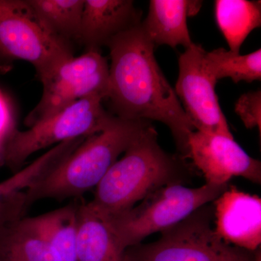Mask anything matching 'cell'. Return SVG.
<instances>
[{"label": "cell", "mask_w": 261, "mask_h": 261, "mask_svg": "<svg viewBox=\"0 0 261 261\" xmlns=\"http://www.w3.org/2000/svg\"><path fill=\"white\" fill-rule=\"evenodd\" d=\"M42 94L36 107L25 117V126L55 116L82 99L99 97L107 100L109 64L100 51H85L58 65L39 79Z\"/></svg>", "instance_id": "ba28073f"}, {"label": "cell", "mask_w": 261, "mask_h": 261, "mask_svg": "<svg viewBox=\"0 0 261 261\" xmlns=\"http://www.w3.org/2000/svg\"><path fill=\"white\" fill-rule=\"evenodd\" d=\"M187 159L209 185H228L236 176L261 183L260 161L250 157L233 138L194 130L187 140Z\"/></svg>", "instance_id": "30bf717a"}, {"label": "cell", "mask_w": 261, "mask_h": 261, "mask_svg": "<svg viewBox=\"0 0 261 261\" xmlns=\"http://www.w3.org/2000/svg\"><path fill=\"white\" fill-rule=\"evenodd\" d=\"M124 252L106 218L89 202H80L76 260L123 261Z\"/></svg>", "instance_id": "5bb4252c"}, {"label": "cell", "mask_w": 261, "mask_h": 261, "mask_svg": "<svg viewBox=\"0 0 261 261\" xmlns=\"http://www.w3.org/2000/svg\"><path fill=\"white\" fill-rule=\"evenodd\" d=\"M215 15L229 50L239 54L249 34L260 27V1L216 0Z\"/></svg>", "instance_id": "e0dca14e"}, {"label": "cell", "mask_w": 261, "mask_h": 261, "mask_svg": "<svg viewBox=\"0 0 261 261\" xmlns=\"http://www.w3.org/2000/svg\"><path fill=\"white\" fill-rule=\"evenodd\" d=\"M20 192H16V193L13 194V195H10L9 196H7V197H0V211L4 210V209L8 207V206L11 205L13 203V201L16 199V197H18L19 193Z\"/></svg>", "instance_id": "7402d4cb"}, {"label": "cell", "mask_w": 261, "mask_h": 261, "mask_svg": "<svg viewBox=\"0 0 261 261\" xmlns=\"http://www.w3.org/2000/svg\"><path fill=\"white\" fill-rule=\"evenodd\" d=\"M0 261H57L27 217L0 221Z\"/></svg>", "instance_id": "2e32d148"}, {"label": "cell", "mask_w": 261, "mask_h": 261, "mask_svg": "<svg viewBox=\"0 0 261 261\" xmlns=\"http://www.w3.org/2000/svg\"><path fill=\"white\" fill-rule=\"evenodd\" d=\"M141 22L142 11L132 0H84L80 44L86 51H100Z\"/></svg>", "instance_id": "7c38bea8"}, {"label": "cell", "mask_w": 261, "mask_h": 261, "mask_svg": "<svg viewBox=\"0 0 261 261\" xmlns=\"http://www.w3.org/2000/svg\"><path fill=\"white\" fill-rule=\"evenodd\" d=\"M158 136L149 125L108 170L89 202L94 210L106 216L123 214L160 187L183 182V158L161 148Z\"/></svg>", "instance_id": "3957f363"}, {"label": "cell", "mask_w": 261, "mask_h": 261, "mask_svg": "<svg viewBox=\"0 0 261 261\" xmlns=\"http://www.w3.org/2000/svg\"><path fill=\"white\" fill-rule=\"evenodd\" d=\"M205 49L193 44L178 58L176 96L196 130L233 138L215 91L217 83L204 65Z\"/></svg>", "instance_id": "9c48e42d"}, {"label": "cell", "mask_w": 261, "mask_h": 261, "mask_svg": "<svg viewBox=\"0 0 261 261\" xmlns=\"http://www.w3.org/2000/svg\"><path fill=\"white\" fill-rule=\"evenodd\" d=\"M0 56L28 62L39 79L74 57L71 44L55 35L27 0H0Z\"/></svg>", "instance_id": "8992f818"}, {"label": "cell", "mask_w": 261, "mask_h": 261, "mask_svg": "<svg viewBox=\"0 0 261 261\" xmlns=\"http://www.w3.org/2000/svg\"><path fill=\"white\" fill-rule=\"evenodd\" d=\"M229 185L190 188L181 184L160 187L123 214L104 216L122 249L142 243L152 233L162 232L214 202Z\"/></svg>", "instance_id": "277c9868"}, {"label": "cell", "mask_w": 261, "mask_h": 261, "mask_svg": "<svg viewBox=\"0 0 261 261\" xmlns=\"http://www.w3.org/2000/svg\"><path fill=\"white\" fill-rule=\"evenodd\" d=\"M151 125L113 115L106 128L85 140L25 190L28 208L46 199L76 200L95 189L108 170Z\"/></svg>", "instance_id": "7a4b0ae2"}, {"label": "cell", "mask_w": 261, "mask_h": 261, "mask_svg": "<svg viewBox=\"0 0 261 261\" xmlns=\"http://www.w3.org/2000/svg\"><path fill=\"white\" fill-rule=\"evenodd\" d=\"M211 203L163 231L153 243L128 247L123 261H253L255 252L233 246L218 236L212 226Z\"/></svg>", "instance_id": "5b68a950"}, {"label": "cell", "mask_w": 261, "mask_h": 261, "mask_svg": "<svg viewBox=\"0 0 261 261\" xmlns=\"http://www.w3.org/2000/svg\"><path fill=\"white\" fill-rule=\"evenodd\" d=\"M214 204V230L224 242L250 252L260 249L261 200L229 186Z\"/></svg>", "instance_id": "8fae6325"}, {"label": "cell", "mask_w": 261, "mask_h": 261, "mask_svg": "<svg viewBox=\"0 0 261 261\" xmlns=\"http://www.w3.org/2000/svg\"><path fill=\"white\" fill-rule=\"evenodd\" d=\"M80 204L75 200L45 214L27 217L29 224L45 242L57 261H77Z\"/></svg>", "instance_id": "9a60e30c"}, {"label": "cell", "mask_w": 261, "mask_h": 261, "mask_svg": "<svg viewBox=\"0 0 261 261\" xmlns=\"http://www.w3.org/2000/svg\"><path fill=\"white\" fill-rule=\"evenodd\" d=\"M200 3L187 0H151L148 14L141 23L145 35L154 47H190L193 42L187 18L198 12Z\"/></svg>", "instance_id": "4fadbf2b"}, {"label": "cell", "mask_w": 261, "mask_h": 261, "mask_svg": "<svg viewBox=\"0 0 261 261\" xmlns=\"http://www.w3.org/2000/svg\"><path fill=\"white\" fill-rule=\"evenodd\" d=\"M16 130V114L13 101L0 88V159L5 145Z\"/></svg>", "instance_id": "44dd1931"}, {"label": "cell", "mask_w": 261, "mask_h": 261, "mask_svg": "<svg viewBox=\"0 0 261 261\" xmlns=\"http://www.w3.org/2000/svg\"><path fill=\"white\" fill-rule=\"evenodd\" d=\"M253 261H261L260 249H258V250L255 252Z\"/></svg>", "instance_id": "603a6c76"}, {"label": "cell", "mask_w": 261, "mask_h": 261, "mask_svg": "<svg viewBox=\"0 0 261 261\" xmlns=\"http://www.w3.org/2000/svg\"><path fill=\"white\" fill-rule=\"evenodd\" d=\"M27 2L55 35L71 45L80 44L84 0Z\"/></svg>", "instance_id": "ac0fdd59"}, {"label": "cell", "mask_w": 261, "mask_h": 261, "mask_svg": "<svg viewBox=\"0 0 261 261\" xmlns=\"http://www.w3.org/2000/svg\"><path fill=\"white\" fill-rule=\"evenodd\" d=\"M235 112L247 128H258L261 132V91L247 92L240 96L235 104Z\"/></svg>", "instance_id": "ffe728a7"}, {"label": "cell", "mask_w": 261, "mask_h": 261, "mask_svg": "<svg viewBox=\"0 0 261 261\" xmlns=\"http://www.w3.org/2000/svg\"><path fill=\"white\" fill-rule=\"evenodd\" d=\"M204 65L208 74L216 82L230 78L234 83L260 81L261 49L242 56L224 48L204 53Z\"/></svg>", "instance_id": "d6986e66"}, {"label": "cell", "mask_w": 261, "mask_h": 261, "mask_svg": "<svg viewBox=\"0 0 261 261\" xmlns=\"http://www.w3.org/2000/svg\"><path fill=\"white\" fill-rule=\"evenodd\" d=\"M107 47L111 61L107 100L112 114L164 123L172 133L179 155L187 159V140L195 127L160 68L154 45L141 23L118 34Z\"/></svg>", "instance_id": "6da1fadb"}, {"label": "cell", "mask_w": 261, "mask_h": 261, "mask_svg": "<svg viewBox=\"0 0 261 261\" xmlns=\"http://www.w3.org/2000/svg\"><path fill=\"white\" fill-rule=\"evenodd\" d=\"M103 101L99 97L85 98L28 130L17 129L5 145L0 162L15 173L35 152L102 132L113 116L103 108Z\"/></svg>", "instance_id": "52a82bcc"}]
</instances>
